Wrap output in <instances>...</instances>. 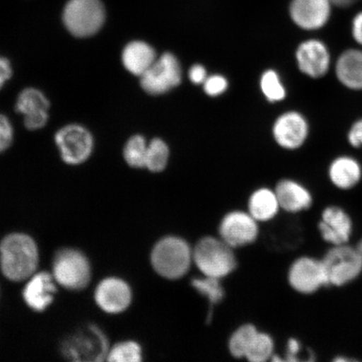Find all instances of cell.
Listing matches in <instances>:
<instances>
[{"instance_id":"cb8c5ba5","label":"cell","mask_w":362,"mask_h":362,"mask_svg":"<svg viewBox=\"0 0 362 362\" xmlns=\"http://www.w3.org/2000/svg\"><path fill=\"white\" fill-rule=\"evenodd\" d=\"M148 144L141 135H135L127 142L124 156L133 168H146Z\"/></svg>"},{"instance_id":"f35d334b","label":"cell","mask_w":362,"mask_h":362,"mask_svg":"<svg viewBox=\"0 0 362 362\" xmlns=\"http://www.w3.org/2000/svg\"><path fill=\"white\" fill-rule=\"evenodd\" d=\"M356 250H357V252H358L361 262H362V240L359 243L358 246H357Z\"/></svg>"},{"instance_id":"d6a6232c","label":"cell","mask_w":362,"mask_h":362,"mask_svg":"<svg viewBox=\"0 0 362 362\" xmlns=\"http://www.w3.org/2000/svg\"><path fill=\"white\" fill-rule=\"evenodd\" d=\"M12 76V67L10 61L0 57V89L10 80Z\"/></svg>"},{"instance_id":"7a4b0ae2","label":"cell","mask_w":362,"mask_h":362,"mask_svg":"<svg viewBox=\"0 0 362 362\" xmlns=\"http://www.w3.org/2000/svg\"><path fill=\"white\" fill-rule=\"evenodd\" d=\"M61 354L75 362H98L107 359L110 346L103 330L95 325H86L62 339Z\"/></svg>"},{"instance_id":"ac0fdd59","label":"cell","mask_w":362,"mask_h":362,"mask_svg":"<svg viewBox=\"0 0 362 362\" xmlns=\"http://www.w3.org/2000/svg\"><path fill=\"white\" fill-rule=\"evenodd\" d=\"M323 221L319 225L325 241L334 245H342L351 236V221L345 212L338 207H329L323 212Z\"/></svg>"},{"instance_id":"2e32d148","label":"cell","mask_w":362,"mask_h":362,"mask_svg":"<svg viewBox=\"0 0 362 362\" xmlns=\"http://www.w3.org/2000/svg\"><path fill=\"white\" fill-rule=\"evenodd\" d=\"M55 282L53 276L47 272H40L31 276L22 293L27 306L35 312L47 310L55 298Z\"/></svg>"},{"instance_id":"277c9868","label":"cell","mask_w":362,"mask_h":362,"mask_svg":"<svg viewBox=\"0 0 362 362\" xmlns=\"http://www.w3.org/2000/svg\"><path fill=\"white\" fill-rule=\"evenodd\" d=\"M55 281L68 291H79L90 283V265L83 252L74 248L58 251L52 264Z\"/></svg>"},{"instance_id":"5b68a950","label":"cell","mask_w":362,"mask_h":362,"mask_svg":"<svg viewBox=\"0 0 362 362\" xmlns=\"http://www.w3.org/2000/svg\"><path fill=\"white\" fill-rule=\"evenodd\" d=\"M193 259L204 275L216 279L232 273L237 264L232 247L214 238H203L197 243Z\"/></svg>"},{"instance_id":"3957f363","label":"cell","mask_w":362,"mask_h":362,"mask_svg":"<svg viewBox=\"0 0 362 362\" xmlns=\"http://www.w3.org/2000/svg\"><path fill=\"white\" fill-rule=\"evenodd\" d=\"M192 257L187 243L178 238L169 237L162 239L153 249L151 262L158 274L175 279L187 273Z\"/></svg>"},{"instance_id":"8d00e7d4","label":"cell","mask_w":362,"mask_h":362,"mask_svg":"<svg viewBox=\"0 0 362 362\" xmlns=\"http://www.w3.org/2000/svg\"><path fill=\"white\" fill-rule=\"evenodd\" d=\"M300 343L296 339H292L288 343V361H297L296 356L300 351Z\"/></svg>"},{"instance_id":"4dcf8cb0","label":"cell","mask_w":362,"mask_h":362,"mask_svg":"<svg viewBox=\"0 0 362 362\" xmlns=\"http://www.w3.org/2000/svg\"><path fill=\"white\" fill-rule=\"evenodd\" d=\"M204 90L207 95L211 97L223 94L228 87V81L221 75H214L204 81Z\"/></svg>"},{"instance_id":"1f68e13d","label":"cell","mask_w":362,"mask_h":362,"mask_svg":"<svg viewBox=\"0 0 362 362\" xmlns=\"http://www.w3.org/2000/svg\"><path fill=\"white\" fill-rule=\"evenodd\" d=\"M13 131L10 120L0 115V153L6 151L13 142Z\"/></svg>"},{"instance_id":"7c38bea8","label":"cell","mask_w":362,"mask_h":362,"mask_svg":"<svg viewBox=\"0 0 362 362\" xmlns=\"http://www.w3.org/2000/svg\"><path fill=\"white\" fill-rule=\"evenodd\" d=\"M221 238L230 247L247 245L255 241L257 236L256 220L241 211L232 212L225 216L221 224Z\"/></svg>"},{"instance_id":"74e56055","label":"cell","mask_w":362,"mask_h":362,"mask_svg":"<svg viewBox=\"0 0 362 362\" xmlns=\"http://www.w3.org/2000/svg\"><path fill=\"white\" fill-rule=\"evenodd\" d=\"M330 1H332L333 4H336L337 6L346 7L356 2L357 0H330Z\"/></svg>"},{"instance_id":"d4e9b609","label":"cell","mask_w":362,"mask_h":362,"mask_svg":"<svg viewBox=\"0 0 362 362\" xmlns=\"http://www.w3.org/2000/svg\"><path fill=\"white\" fill-rule=\"evenodd\" d=\"M169 155V148L162 139H153L148 144L146 168L152 172L165 170Z\"/></svg>"},{"instance_id":"8992f818","label":"cell","mask_w":362,"mask_h":362,"mask_svg":"<svg viewBox=\"0 0 362 362\" xmlns=\"http://www.w3.org/2000/svg\"><path fill=\"white\" fill-rule=\"evenodd\" d=\"M105 21V11L99 0H70L63 13L66 29L76 37L96 34Z\"/></svg>"},{"instance_id":"8fae6325","label":"cell","mask_w":362,"mask_h":362,"mask_svg":"<svg viewBox=\"0 0 362 362\" xmlns=\"http://www.w3.org/2000/svg\"><path fill=\"white\" fill-rule=\"evenodd\" d=\"M289 283L297 291L310 293L322 285H329L322 261L310 257L297 260L289 271Z\"/></svg>"},{"instance_id":"f546056e","label":"cell","mask_w":362,"mask_h":362,"mask_svg":"<svg viewBox=\"0 0 362 362\" xmlns=\"http://www.w3.org/2000/svg\"><path fill=\"white\" fill-rule=\"evenodd\" d=\"M220 279L208 277L192 280V285L199 293L208 298L210 302L216 304L223 298V288L219 282Z\"/></svg>"},{"instance_id":"e575fe53","label":"cell","mask_w":362,"mask_h":362,"mask_svg":"<svg viewBox=\"0 0 362 362\" xmlns=\"http://www.w3.org/2000/svg\"><path fill=\"white\" fill-rule=\"evenodd\" d=\"M348 137H349V141L351 146L354 147H360L362 146V120L356 122V123L352 126Z\"/></svg>"},{"instance_id":"7402d4cb","label":"cell","mask_w":362,"mask_h":362,"mask_svg":"<svg viewBox=\"0 0 362 362\" xmlns=\"http://www.w3.org/2000/svg\"><path fill=\"white\" fill-rule=\"evenodd\" d=\"M361 167L350 157H341L332 163L329 169V176L337 187L350 189L361 179Z\"/></svg>"},{"instance_id":"4fadbf2b","label":"cell","mask_w":362,"mask_h":362,"mask_svg":"<svg viewBox=\"0 0 362 362\" xmlns=\"http://www.w3.org/2000/svg\"><path fill=\"white\" fill-rule=\"evenodd\" d=\"M49 108L47 97L35 88L22 90L16 105V111L24 115V124L29 130L42 129L47 124Z\"/></svg>"},{"instance_id":"d590c367","label":"cell","mask_w":362,"mask_h":362,"mask_svg":"<svg viewBox=\"0 0 362 362\" xmlns=\"http://www.w3.org/2000/svg\"><path fill=\"white\" fill-rule=\"evenodd\" d=\"M352 34L356 42L362 45V12L359 13L353 21Z\"/></svg>"},{"instance_id":"83f0119b","label":"cell","mask_w":362,"mask_h":362,"mask_svg":"<svg viewBox=\"0 0 362 362\" xmlns=\"http://www.w3.org/2000/svg\"><path fill=\"white\" fill-rule=\"evenodd\" d=\"M257 332L252 325H245L239 328L230 339L229 348L232 355L238 358L245 357L247 348Z\"/></svg>"},{"instance_id":"30bf717a","label":"cell","mask_w":362,"mask_h":362,"mask_svg":"<svg viewBox=\"0 0 362 362\" xmlns=\"http://www.w3.org/2000/svg\"><path fill=\"white\" fill-rule=\"evenodd\" d=\"M95 301L107 314L116 315L128 309L132 291L123 279L110 277L102 280L95 291Z\"/></svg>"},{"instance_id":"5bb4252c","label":"cell","mask_w":362,"mask_h":362,"mask_svg":"<svg viewBox=\"0 0 362 362\" xmlns=\"http://www.w3.org/2000/svg\"><path fill=\"white\" fill-rule=\"evenodd\" d=\"M330 0H293L289 12L302 29L317 30L327 24L332 10Z\"/></svg>"},{"instance_id":"52a82bcc","label":"cell","mask_w":362,"mask_h":362,"mask_svg":"<svg viewBox=\"0 0 362 362\" xmlns=\"http://www.w3.org/2000/svg\"><path fill=\"white\" fill-rule=\"evenodd\" d=\"M181 68L173 54L166 52L140 76V84L148 94L160 95L169 92L181 83Z\"/></svg>"},{"instance_id":"4316f807","label":"cell","mask_w":362,"mask_h":362,"mask_svg":"<svg viewBox=\"0 0 362 362\" xmlns=\"http://www.w3.org/2000/svg\"><path fill=\"white\" fill-rule=\"evenodd\" d=\"M107 360L113 362H139L142 360L141 347L134 341L117 343L108 351Z\"/></svg>"},{"instance_id":"9a60e30c","label":"cell","mask_w":362,"mask_h":362,"mask_svg":"<svg viewBox=\"0 0 362 362\" xmlns=\"http://www.w3.org/2000/svg\"><path fill=\"white\" fill-rule=\"evenodd\" d=\"M273 131L274 139L280 146L294 149L304 144L309 128L305 117L300 113L289 112L276 120Z\"/></svg>"},{"instance_id":"6da1fadb","label":"cell","mask_w":362,"mask_h":362,"mask_svg":"<svg viewBox=\"0 0 362 362\" xmlns=\"http://www.w3.org/2000/svg\"><path fill=\"white\" fill-rule=\"evenodd\" d=\"M38 264V247L33 238L12 233L2 240L0 267L4 277L13 282L24 281L35 274Z\"/></svg>"},{"instance_id":"484cf974","label":"cell","mask_w":362,"mask_h":362,"mask_svg":"<svg viewBox=\"0 0 362 362\" xmlns=\"http://www.w3.org/2000/svg\"><path fill=\"white\" fill-rule=\"evenodd\" d=\"M274 342L268 334L257 332L249 345L245 357L252 362L265 361L273 353Z\"/></svg>"},{"instance_id":"f1b7e54d","label":"cell","mask_w":362,"mask_h":362,"mask_svg":"<svg viewBox=\"0 0 362 362\" xmlns=\"http://www.w3.org/2000/svg\"><path fill=\"white\" fill-rule=\"evenodd\" d=\"M261 89L262 93L270 102L281 101L286 95L277 72L273 70L267 71L262 74Z\"/></svg>"},{"instance_id":"e0dca14e","label":"cell","mask_w":362,"mask_h":362,"mask_svg":"<svg viewBox=\"0 0 362 362\" xmlns=\"http://www.w3.org/2000/svg\"><path fill=\"white\" fill-rule=\"evenodd\" d=\"M298 67L305 74L318 78L327 74L329 67V54L324 43L317 40H306L296 52Z\"/></svg>"},{"instance_id":"9c48e42d","label":"cell","mask_w":362,"mask_h":362,"mask_svg":"<svg viewBox=\"0 0 362 362\" xmlns=\"http://www.w3.org/2000/svg\"><path fill=\"white\" fill-rule=\"evenodd\" d=\"M55 140L62 160L68 165H76L85 162L93 149V138L87 129L78 124L63 127Z\"/></svg>"},{"instance_id":"ffe728a7","label":"cell","mask_w":362,"mask_h":362,"mask_svg":"<svg viewBox=\"0 0 362 362\" xmlns=\"http://www.w3.org/2000/svg\"><path fill=\"white\" fill-rule=\"evenodd\" d=\"M275 194L279 206L288 211H300L307 209L311 205L312 199L309 192L292 180L280 181Z\"/></svg>"},{"instance_id":"836d02e7","label":"cell","mask_w":362,"mask_h":362,"mask_svg":"<svg viewBox=\"0 0 362 362\" xmlns=\"http://www.w3.org/2000/svg\"><path fill=\"white\" fill-rule=\"evenodd\" d=\"M189 78L194 84L204 83L207 78L205 67L202 65L193 66L189 71Z\"/></svg>"},{"instance_id":"ba28073f","label":"cell","mask_w":362,"mask_h":362,"mask_svg":"<svg viewBox=\"0 0 362 362\" xmlns=\"http://www.w3.org/2000/svg\"><path fill=\"white\" fill-rule=\"evenodd\" d=\"M329 284L341 286L352 281L362 269V262L356 248L338 245L329 250L322 260Z\"/></svg>"},{"instance_id":"d6986e66","label":"cell","mask_w":362,"mask_h":362,"mask_svg":"<svg viewBox=\"0 0 362 362\" xmlns=\"http://www.w3.org/2000/svg\"><path fill=\"white\" fill-rule=\"evenodd\" d=\"M156 59V51L151 45L138 40L127 45L122 54V61L126 69L139 76H141Z\"/></svg>"},{"instance_id":"44dd1931","label":"cell","mask_w":362,"mask_h":362,"mask_svg":"<svg viewBox=\"0 0 362 362\" xmlns=\"http://www.w3.org/2000/svg\"><path fill=\"white\" fill-rule=\"evenodd\" d=\"M337 78L346 87L362 89V52L350 49L339 58Z\"/></svg>"},{"instance_id":"603a6c76","label":"cell","mask_w":362,"mask_h":362,"mask_svg":"<svg viewBox=\"0 0 362 362\" xmlns=\"http://www.w3.org/2000/svg\"><path fill=\"white\" fill-rule=\"evenodd\" d=\"M279 203L275 192L260 189L253 193L249 202L250 215L256 221H268L277 214Z\"/></svg>"}]
</instances>
